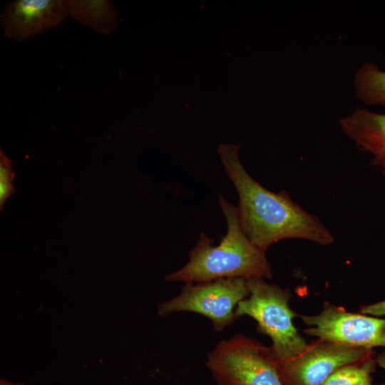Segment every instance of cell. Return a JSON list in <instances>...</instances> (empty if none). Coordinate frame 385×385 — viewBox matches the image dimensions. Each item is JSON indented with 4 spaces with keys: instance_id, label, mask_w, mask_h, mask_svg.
I'll return each mask as SVG.
<instances>
[{
    "instance_id": "obj_14",
    "label": "cell",
    "mask_w": 385,
    "mask_h": 385,
    "mask_svg": "<svg viewBox=\"0 0 385 385\" xmlns=\"http://www.w3.org/2000/svg\"><path fill=\"white\" fill-rule=\"evenodd\" d=\"M360 312L370 316H385V300L363 306L360 308Z\"/></svg>"
},
{
    "instance_id": "obj_10",
    "label": "cell",
    "mask_w": 385,
    "mask_h": 385,
    "mask_svg": "<svg viewBox=\"0 0 385 385\" xmlns=\"http://www.w3.org/2000/svg\"><path fill=\"white\" fill-rule=\"evenodd\" d=\"M69 16L96 32L108 35L118 24V11L108 0H67Z\"/></svg>"
},
{
    "instance_id": "obj_12",
    "label": "cell",
    "mask_w": 385,
    "mask_h": 385,
    "mask_svg": "<svg viewBox=\"0 0 385 385\" xmlns=\"http://www.w3.org/2000/svg\"><path fill=\"white\" fill-rule=\"evenodd\" d=\"M376 364L372 357L348 364L333 372L322 385H385L373 384Z\"/></svg>"
},
{
    "instance_id": "obj_4",
    "label": "cell",
    "mask_w": 385,
    "mask_h": 385,
    "mask_svg": "<svg viewBox=\"0 0 385 385\" xmlns=\"http://www.w3.org/2000/svg\"><path fill=\"white\" fill-rule=\"evenodd\" d=\"M206 365L218 385H284L271 346L244 335L220 342Z\"/></svg>"
},
{
    "instance_id": "obj_3",
    "label": "cell",
    "mask_w": 385,
    "mask_h": 385,
    "mask_svg": "<svg viewBox=\"0 0 385 385\" xmlns=\"http://www.w3.org/2000/svg\"><path fill=\"white\" fill-rule=\"evenodd\" d=\"M247 282L249 294L237 305V318L248 316L257 322L258 331L271 339L270 346L278 362L296 356L307 343L294 325L297 314L289 306V291L264 278H250Z\"/></svg>"
},
{
    "instance_id": "obj_7",
    "label": "cell",
    "mask_w": 385,
    "mask_h": 385,
    "mask_svg": "<svg viewBox=\"0 0 385 385\" xmlns=\"http://www.w3.org/2000/svg\"><path fill=\"white\" fill-rule=\"evenodd\" d=\"M372 349L346 346L326 339L308 344L296 356L278 362L284 385H322L339 368L372 357Z\"/></svg>"
},
{
    "instance_id": "obj_16",
    "label": "cell",
    "mask_w": 385,
    "mask_h": 385,
    "mask_svg": "<svg viewBox=\"0 0 385 385\" xmlns=\"http://www.w3.org/2000/svg\"><path fill=\"white\" fill-rule=\"evenodd\" d=\"M1 385H23L21 384H11L10 382H7L6 381H1Z\"/></svg>"
},
{
    "instance_id": "obj_6",
    "label": "cell",
    "mask_w": 385,
    "mask_h": 385,
    "mask_svg": "<svg viewBox=\"0 0 385 385\" xmlns=\"http://www.w3.org/2000/svg\"><path fill=\"white\" fill-rule=\"evenodd\" d=\"M300 318L309 326L304 329L308 335L357 348L385 347V319L350 312L328 302L319 314Z\"/></svg>"
},
{
    "instance_id": "obj_2",
    "label": "cell",
    "mask_w": 385,
    "mask_h": 385,
    "mask_svg": "<svg viewBox=\"0 0 385 385\" xmlns=\"http://www.w3.org/2000/svg\"><path fill=\"white\" fill-rule=\"evenodd\" d=\"M218 201L227 221L226 235L218 245H213V240L201 232L188 262L166 275L167 281L195 283L222 278L272 277L266 252L254 245L243 232L237 207L222 195H218Z\"/></svg>"
},
{
    "instance_id": "obj_13",
    "label": "cell",
    "mask_w": 385,
    "mask_h": 385,
    "mask_svg": "<svg viewBox=\"0 0 385 385\" xmlns=\"http://www.w3.org/2000/svg\"><path fill=\"white\" fill-rule=\"evenodd\" d=\"M11 160L6 155L4 151L0 149V208L3 210V206L6 200L14 192L15 188L12 181L15 178L12 170Z\"/></svg>"
},
{
    "instance_id": "obj_11",
    "label": "cell",
    "mask_w": 385,
    "mask_h": 385,
    "mask_svg": "<svg viewBox=\"0 0 385 385\" xmlns=\"http://www.w3.org/2000/svg\"><path fill=\"white\" fill-rule=\"evenodd\" d=\"M356 95L364 103L385 106V71L374 63H363L354 74Z\"/></svg>"
},
{
    "instance_id": "obj_15",
    "label": "cell",
    "mask_w": 385,
    "mask_h": 385,
    "mask_svg": "<svg viewBox=\"0 0 385 385\" xmlns=\"http://www.w3.org/2000/svg\"><path fill=\"white\" fill-rule=\"evenodd\" d=\"M375 360L376 364L385 370V351L379 354Z\"/></svg>"
},
{
    "instance_id": "obj_5",
    "label": "cell",
    "mask_w": 385,
    "mask_h": 385,
    "mask_svg": "<svg viewBox=\"0 0 385 385\" xmlns=\"http://www.w3.org/2000/svg\"><path fill=\"white\" fill-rule=\"evenodd\" d=\"M249 294L247 279L222 278L204 282H189L172 299L158 305V314L190 312L210 319L213 328L221 332L237 319L235 310Z\"/></svg>"
},
{
    "instance_id": "obj_1",
    "label": "cell",
    "mask_w": 385,
    "mask_h": 385,
    "mask_svg": "<svg viewBox=\"0 0 385 385\" xmlns=\"http://www.w3.org/2000/svg\"><path fill=\"white\" fill-rule=\"evenodd\" d=\"M240 145L221 143L217 153L238 197L239 221L250 240L262 250L285 239L331 245L334 236L314 215L293 201L286 191L274 192L247 172L239 156Z\"/></svg>"
},
{
    "instance_id": "obj_9",
    "label": "cell",
    "mask_w": 385,
    "mask_h": 385,
    "mask_svg": "<svg viewBox=\"0 0 385 385\" xmlns=\"http://www.w3.org/2000/svg\"><path fill=\"white\" fill-rule=\"evenodd\" d=\"M343 133L371 157V165L385 175V113L355 109L339 120Z\"/></svg>"
},
{
    "instance_id": "obj_8",
    "label": "cell",
    "mask_w": 385,
    "mask_h": 385,
    "mask_svg": "<svg viewBox=\"0 0 385 385\" xmlns=\"http://www.w3.org/2000/svg\"><path fill=\"white\" fill-rule=\"evenodd\" d=\"M69 16L67 0H15L0 15L3 36L23 42L54 29Z\"/></svg>"
}]
</instances>
